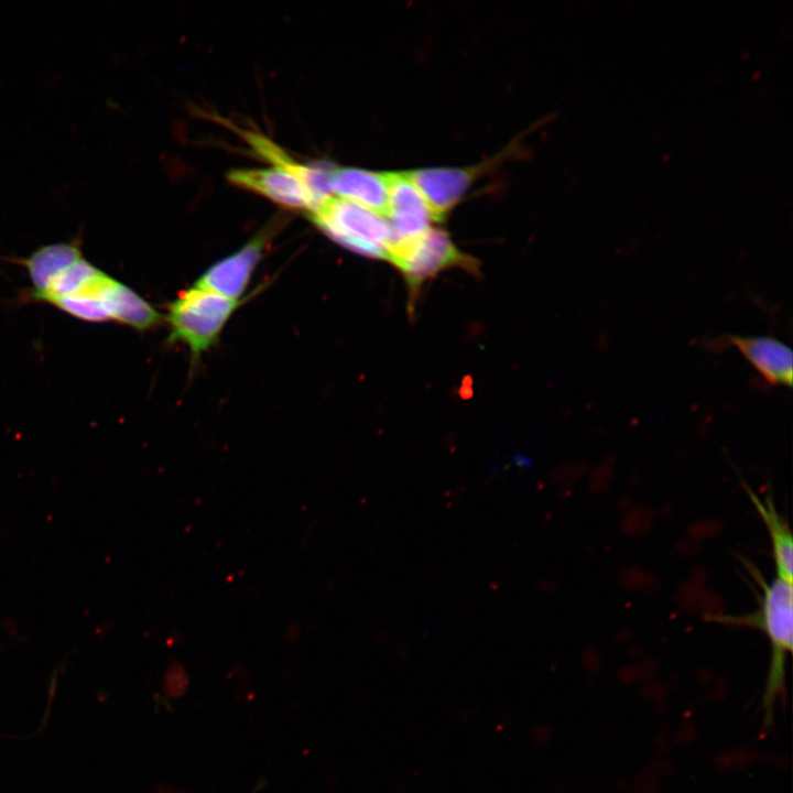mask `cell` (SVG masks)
<instances>
[{"label": "cell", "mask_w": 793, "mask_h": 793, "mask_svg": "<svg viewBox=\"0 0 793 793\" xmlns=\"http://www.w3.org/2000/svg\"><path fill=\"white\" fill-rule=\"evenodd\" d=\"M329 187L333 196L349 200L384 218L389 205L388 173L357 167H332Z\"/></svg>", "instance_id": "10"}, {"label": "cell", "mask_w": 793, "mask_h": 793, "mask_svg": "<svg viewBox=\"0 0 793 793\" xmlns=\"http://www.w3.org/2000/svg\"><path fill=\"white\" fill-rule=\"evenodd\" d=\"M735 346L770 384L792 385L793 356L784 343L770 336H731Z\"/></svg>", "instance_id": "11"}, {"label": "cell", "mask_w": 793, "mask_h": 793, "mask_svg": "<svg viewBox=\"0 0 793 793\" xmlns=\"http://www.w3.org/2000/svg\"><path fill=\"white\" fill-rule=\"evenodd\" d=\"M245 138L253 151L272 164L295 174L309 189L317 205L333 196L329 187L332 167L327 164H303L292 159L284 150L265 135L245 132Z\"/></svg>", "instance_id": "12"}, {"label": "cell", "mask_w": 793, "mask_h": 793, "mask_svg": "<svg viewBox=\"0 0 793 793\" xmlns=\"http://www.w3.org/2000/svg\"><path fill=\"white\" fill-rule=\"evenodd\" d=\"M488 165L489 162L466 169H422L408 174L425 199L433 219L442 220Z\"/></svg>", "instance_id": "9"}, {"label": "cell", "mask_w": 793, "mask_h": 793, "mask_svg": "<svg viewBox=\"0 0 793 793\" xmlns=\"http://www.w3.org/2000/svg\"><path fill=\"white\" fill-rule=\"evenodd\" d=\"M388 260L403 273L413 294L443 270L461 267L475 271L477 267L475 259L460 252L447 232L435 228L414 239L392 243Z\"/></svg>", "instance_id": "5"}, {"label": "cell", "mask_w": 793, "mask_h": 793, "mask_svg": "<svg viewBox=\"0 0 793 793\" xmlns=\"http://www.w3.org/2000/svg\"><path fill=\"white\" fill-rule=\"evenodd\" d=\"M388 180L389 205L385 219L392 232L391 245L414 239L427 231L434 219L408 172H389Z\"/></svg>", "instance_id": "8"}, {"label": "cell", "mask_w": 793, "mask_h": 793, "mask_svg": "<svg viewBox=\"0 0 793 793\" xmlns=\"http://www.w3.org/2000/svg\"><path fill=\"white\" fill-rule=\"evenodd\" d=\"M751 573L761 586L759 608L748 615L715 616L711 620L756 628L767 636L771 654L761 707L763 728L768 730L773 725L775 703L785 696V663L793 648V589L792 583L782 578L767 583L757 569Z\"/></svg>", "instance_id": "2"}, {"label": "cell", "mask_w": 793, "mask_h": 793, "mask_svg": "<svg viewBox=\"0 0 793 793\" xmlns=\"http://www.w3.org/2000/svg\"><path fill=\"white\" fill-rule=\"evenodd\" d=\"M261 789L260 785L254 786V789L249 793H258V791Z\"/></svg>", "instance_id": "14"}, {"label": "cell", "mask_w": 793, "mask_h": 793, "mask_svg": "<svg viewBox=\"0 0 793 793\" xmlns=\"http://www.w3.org/2000/svg\"><path fill=\"white\" fill-rule=\"evenodd\" d=\"M273 229L262 230L239 250L211 264L196 281L195 286L239 300L263 256Z\"/></svg>", "instance_id": "7"}, {"label": "cell", "mask_w": 793, "mask_h": 793, "mask_svg": "<svg viewBox=\"0 0 793 793\" xmlns=\"http://www.w3.org/2000/svg\"><path fill=\"white\" fill-rule=\"evenodd\" d=\"M228 181L242 189L262 195L282 207L309 213L317 202L306 185L292 172L278 166L235 169Z\"/></svg>", "instance_id": "6"}, {"label": "cell", "mask_w": 793, "mask_h": 793, "mask_svg": "<svg viewBox=\"0 0 793 793\" xmlns=\"http://www.w3.org/2000/svg\"><path fill=\"white\" fill-rule=\"evenodd\" d=\"M743 487L768 530L776 577L792 583L793 537L786 520L778 511L771 495L760 498L747 484Z\"/></svg>", "instance_id": "13"}, {"label": "cell", "mask_w": 793, "mask_h": 793, "mask_svg": "<svg viewBox=\"0 0 793 793\" xmlns=\"http://www.w3.org/2000/svg\"><path fill=\"white\" fill-rule=\"evenodd\" d=\"M307 217L336 243L361 256L388 259L392 232L383 216L330 196L307 213Z\"/></svg>", "instance_id": "3"}, {"label": "cell", "mask_w": 793, "mask_h": 793, "mask_svg": "<svg viewBox=\"0 0 793 793\" xmlns=\"http://www.w3.org/2000/svg\"><path fill=\"white\" fill-rule=\"evenodd\" d=\"M26 297L82 321H115L141 332L161 321L160 313L137 292L86 259L80 235L64 242L54 264Z\"/></svg>", "instance_id": "1"}, {"label": "cell", "mask_w": 793, "mask_h": 793, "mask_svg": "<svg viewBox=\"0 0 793 793\" xmlns=\"http://www.w3.org/2000/svg\"><path fill=\"white\" fill-rule=\"evenodd\" d=\"M238 306V300L195 285L183 291L169 308L171 340L185 344L194 357L200 356L216 343Z\"/></svg>", "instance_id": "4"}]
</instances>
